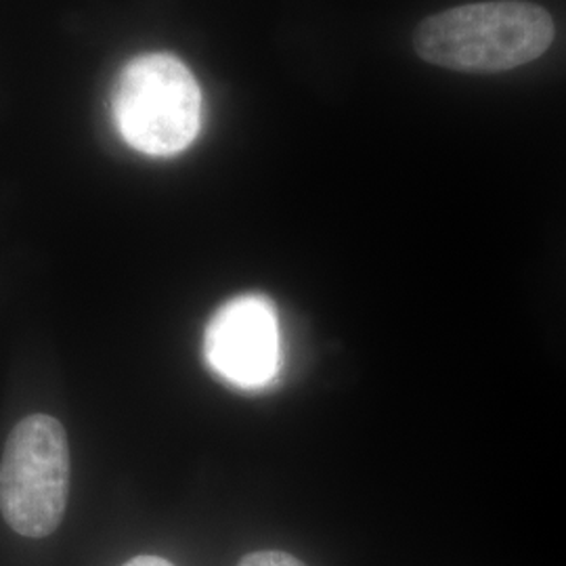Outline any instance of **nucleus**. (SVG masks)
<instances>
[{"label":"nucleus","mask_w":566,"mask_h":566,"mask_svg":"<svg viewBox=\"0 0 566 566\" xmlns=\"http://www.w3.org/2000/svg\"><path fill=\"white\" fill-rule=\"evenodd\" d=\"M554 34V21L544 7L526 0H489L426 18L413 44L432 65L464 74H500L542 57Z\"/></svg>","instance_id":"obj_1"},{"label":"nucleus","mask_w":566,"mask_h":566,"mask_svg":"<svg viewBox=\"0 0 566 566\" xmlns=\"http://www.w3.org/2000/svg\"><path fill=\"white\" fill-rule=\"evenodd\" d=\"M112 112L130 147L147 156H177L200 130L202 93L181 60L147 53L122 67L112 88Z\"/></svg>","instance_id":"obj_2"},{"label":"nucleus","mask_w":566,"mask_h":566,"mask_svg":"<svg viewBox=\"0 0 566 566\" xmlns=\"http://www.w3.org/2000/svg\"><path fill=\"white\" fill-rule=\"evenodd\" d=\"M70 443L57 418L34 413L11 430L0 462V512L21 537L57 531L70 497Z\"/></svg>","instance_id":"obj_3"},{"label":"nucleus","mask_w":566,"mask_h":566,"mask_svg":"<svg viewBox=\"0 0 566 566\" xmlns=\"http://www.w3.org/2000/svg\"><path fill=\"white\" fill-rule=\"evenodd\" d=\"M206 359L224 380L263 386L280 369L275 306L259 294L224 303L206 327Z\"/></svg>","instance_id":"obj_4"},{"label":"nucleus","mask_w":566,"mask_h":566,"mask_svg":"<svg viewBox=\"0 0 566 566\" xmlns=\"http://www.w3.org/2000/svg\"><path fill=\"white\" fill-rule=\"evenodd\" d=\"M238 566H306L303 560H298L292 554L277 552V549H263V552H252L243 556Z\"/></svg>","instance_id":"obj_5"},{"label":"nucleus","mask_w":566,"mask_h":566,"mask_svg":"<svg viewBox=\"0 0 566 566\" xmlns=\"http://www.w3.org/2000/svg\"><path fill=\"white\" fill-rule=\"evenodd\" d=\"M122 566H175L172 563H168L166 558L160 556H135L133 560H128L126 565Z\"/></svg>","instance_id":"obj_6"}]
</instances>
